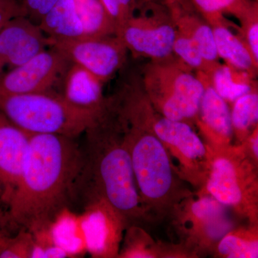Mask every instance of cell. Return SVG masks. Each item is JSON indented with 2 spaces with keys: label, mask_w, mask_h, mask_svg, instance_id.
I'll return each instance as SVG.
<instances>
[{
  "label": "cell",
  "mask_w": 258,
  "mask_h": 258,
  "mask_svg": "<svg viewBox=\"0 0 258 258\" xmlns=\"http://www.w3.org/2000/svg\"><path fill=\"white\" fill-rule=\"evenodd\" d=\"M83 165L76 138L32 134L18 186L5 212L8 227L35 232L48 227L72 201Z\"/></svg>",
  "instance_id": "1"
},
{
  "label": "cell",
  "mask_w": 258,
  "mask_h": 258,
  "mask_svg": "<svg viewBox=\"0 0 258 258\" xmlns=\"http://www.w3.org/2000/svg\"><path fill=\"white\" fill-rule=\"evenodd\" d=\"M84 134L83 165L74 185L72 201L82 198L83 206L103 202L126 228L149 222L136 184L123 124L110 98Z\"/></svg>",
  "instance_id": "2"
},
{
  "label": "cell",
  "mask_w": 258,
  "mask_h": 258,
  "mask_svg": "<svg viewBox=\"0 0 258 258\" xmlns=\"http://www.w3.org/2000/svg\"><path fill=\"white\" fill-rule=\"evenodd\" d=\"M113 104L123 124L144 212L150 221L169 218L193 192L173 169L165 147L149 125L119 102Z\"/></svg>",
  "instance_id": "3"
},
{
  "label": "cell",
  "mask_w": 258,
  "mask_h": 258,
  "mask_svg": "<svg viewBox=\"0 0 258 258\" xmlns=\"http://www.w3.org/2000/svg\"><path fill=\"white\" fill-rule=\"evenodd\" d=\"M120 101L145 121L160 139L180 179L198 191L203 189L210 172L212 151L192 125L169 119L158 113L146 96L139 79L130 80L123 85Z\"/></svg>",
  "instance_id": "4"
},
{
  "label": "cell",
  "mask_w": 258,
  "mask_h": 258,
  "mask_svg": "<svg viewBox=\"0 0 258 258\" xmlns=\"http://www.w3.org/2000/svg\"><path fill=\"white\" fill-rule=\"evenodd\" d=\"M0 111L30 134H57L77 139L99 114L79 109L51 92L1 95Z\"/></svg>",
  "instance_id": "5"
},
{
  "label": "cell",
  "mask_w": 258,
  "mask_h": 258,
  "mask_svg": "<svg viewBox=\"0 0 258 258\" xmlns=\"http://www.w3.org/2000/svg\"><path fill=\"white\" fill-rule=\"evenodd\" d=\"M211 151L208 179L198 192L211 195L237 216L248 220L250 225H257V164L241 144Z\"/></svg>",
  "instance_id": "6"
},
{
  "label": "cell",
  "mask_w": 258,
  "mask_h": 258,
  "mask_svg": "<svg viewBox=\"0 0 258 258\" xmlns=\"http://www.w3.org/2000/svg\"><path fill=\"white\" fill-rule=\"evenodd\" d=\"M141 83L154 109L166 118L195 125L205 85L192 70L175 57L149 60Z\"/></svg>",
  "instance_id": "7"
},
{
  "label": "cell",
  "mask_w": 258,
  "mask_h": 258,
  "mask_svg": "<svg viewBox=\"0 0 258 258\" xmlns=\"http://www.w3.org/2000/svg\"><path fill=\"white\" fill-rule=\"evenodd\" d=\"M169 218L182 248L195 255L215 250L219 241L234 228L230 210L205 193H192L184 199Z\"/></svg>",
  "instance_id": "8"
},
{
  "label": "cell",
  "mask_w": 258,
  "mask_h": 258,
  "mask_svg": "<svg viewBox=\"0 0 258 258\" xmlns=\"http://www.w3.org/2000/svg\"><path fill=\"white\" fill-rule=\"evenodd\" d=\"M176 28L164 0L144 3L116 35L134 57L163 60L174 57Z\"/></svg>",
  "instance_id": "9"
},
{
  "label": "cell",
  "mask_w": 258,
  "mask_h": 258,
  "mask_svg": "<svg viewBox=\"0 0 258 258\" xmlns=\"http://www.w3.org/2000/svg\"><path fill=\"white\" fill-rule=\"evenodd\" d=\"M49 38V37H48ZM50 47L66 56L104 84L124 66L127 50L117 35L81 37L73 40H51Z\"/></svg>",
  "instance_id": "10"
},
{
  "label": "cell",
  "mask_w": 258,
  "mask_h": 258,
  "mask_svg": "<svg viewBox=\"0 0 258 258\" xmlns=\"http://www.w3.org/2000/svg\"><path fill=\"white\" fill-rule=\"evenodd\" d=\"M71 64L66 56L50 47L5 73L0 77V96L51 92L63 80Z\"/></svg>",
  "instance_id": "11"
},
{
  "label": "cell",
  "mask_w": 258,
  "mask_h": 258,
  "mask_svg": "<svg viewBox=\"0 0 258 258\" xmlns=\"http://www.w3.org/2000/svg\"><path fill=\"white\" fill-rule=\"evenodd\" d=\"M80 217L86 250L95 257H118L124 223L103 202L88 203Z\"/></svg>",
  "instance_id": "12"
},
{
  "label": "cell",
  "mask_w": 258,
  "mask_h": 258,
  "mask_svg": "<svg viewBox=\"0 0 258 258\" xmlns=\"http://www.w3.org/2000/svg\"><path fill=\"white\" fill-rule=\"evenodd\" d=\"M31 135L0 111V200L5 207L18 186Z\"/></svg>",
  "instance_id": "13"
},
{
  "label": "cell",
  "mask_w": 258,
  "mask_h": 258,
  "mask_svg": "<svg viewBox=\"0 0 258 258\" xmlns=\"http://www.w3.org/2000/svg\"><path fill=\"white\" fill-rule=\"evenodd\" d=\"M196 74L205 85V91L195 123L200 137L210 149L228 147L233 144L230 105L217 94L205 74Z\"/></svg>",
  "instance_id": "14"
},
{
  "label": "cell",
  "mask_w": 258,
  "mask_h": 258,
  "mask_svg": "<svg viewBox=\"0 0 258 258\" xmlns=\"http://www.w3.org/2000/svg\"><path fill=\"white\" fill-rule=\"evenodd\" d=\"M176 30L190 37L209 63L220 62L210 24L190 0H164Z\"/></svg>",
  "instance_id": "15"
},
{
  "label": "cell",
  "mask_w": 258,
  "mask_h": 258,
  "mask_svg": "<svg viewBox=\"0 0 258 258\" xmlns=\"http://www.w3.org/2000/svg\"><path fill=\"white\" fill-rule=\"evenodd\" d=\"M205 19L211 26L219 58L222 59L226 64L257 77L258 64L254 62L247 45L239 36L237 25L227 20L225 15H215Z\"/></svg>",
  "instance_id": "16"
},
{
  "label": "cell",
  "mask_w": 258,
  "mask_h": 258,
  "mask_svg": "<svg viewBox=\"0 0 258 258\" xmlns=\"http://www.w3.org/2000/svg\"><path fill=\"white\" fill-rule=\"evenodd\" d=\"M103 83L86 69L71 64L63 79V92L61 96L73 106L99 114L106 106Z\"/></svg>",
  "instance_id": "17"
},
{
  "label": "cell",
  "mask_w": 258,
  "mask_h": 258,
  "mask_svg": "<svg viewBox=\"0 0 258 258\" xmlns=\"http://www.w3.org/2000/svg\"><path fill=\"white\" fill-rule=\"evenodd\" d=\"M205 75L217 94L229 105L258 88L256 76L230 64L217 62Z\"/></svg>",
  "instance_id": "18"
},
{
  "label": "cell",
  "mask_w": 258,
  "mask_h": 258,
  "mask_svg": "<svg viewBox=\"0 0 258 258\" xmlns=\"http://www.w3.org/2000/svg\"><path fill=\"white\" fill-rule=\"evenodd\" d=\"M38 26L51 40H73L84 37L74 0H60L42 18Z\"/></svg>",
  "instance_id": "19"
},
{
  "label": "cell",
  "mask_w": 258,
  "mask_h": 258,
  "mask_svg": "<svg viewBox=\"0 0 258 258\" xmlns=\"http://www.w3.org/2000/svg\"><path fill=\"white\" fill-rule=\"evenodd\" d=\"M231 106L233 144L240 145L258 127V88L237 98Z\"/></svg>",
  "instance_id": "20"
},
{
  "label": "cell",
  "mask_w": 258,
  "mask_h": 258,
  "mask_svg": "<svg viewBox=\"0 0 258 258\" xmlns=\"http://www.w3.org/2000/svg\"><path fill=\"white\" fill-rule=\"evenodd\" d=\"M257 225L247 227H234L219 241L216 254L227 258L258 257Z\"/></svg>",
  "instance_id": "21"
},
{
  "label": "cell",
  "mask_w": 258,
  "mask_h": 258,
  "mask_svg": "<svg viewBox=\"0 0 258 258\" xmlns=\"http://www.w3.org/2000/svg\"><path fill=\"white\" fill-rule=\"evenodd\" d=\"M82 23L84 37L116 35L114 23L107 14L99 0H74Z\"/></svg>",
  "instance_id": "22"
},
{
  "label": "cell",
  "mask_w": 258,
  "mask_h": 258,
  "mask_svg": "<svg viewBox=\"0 0 258 258\" xmlns=\"http://www.w3.org/2000/svg\"><path fill=\"white\" fill-rule=\"evenodd\" d=\"M37 25L21 15L11 19L0 30V77L5 74V68L9 67L22 40Z\"/></svg>",
  "instance_id": "23"
},
{
  "label": "cell",
  "mask_w": 258,
  "mask_h": 258,
  "mask_svg": "<svg viewBox=\"0 0 258 258\" xmlns=\"http://www.w3.org/2000/svg\"><path fill=\"white\" fill-rule=\"evenodd\" d=\"M140 226L127 227L123 247L119 249L118 257H164L163 248L158 245L141 228Z\"/></svg>",
  "instance_id": "24"
},
{
  "label": "cell",
  "mask_w": 258,
  "mask_h": 258,
  "mask_svg": "<svg viewBox=\"0 0 258 258\" xmlns=\"http://www.w3.org/2000/svg\"><path fill=\"white\" fill-rule=\"evenodd\" d=\"M173 54L178 60L195 72L206 74L217 63L207 62L196 43L187 35L177 30L173 45Z\"/></svg>",
  "instance_id": "25"
},
{
  "label": "cell",
  "mask_w": 258,
  "mask_h": 258,
  "mask_svg": "<svg viewBox=\"0 0 258 258\" xmlns=\"http://www.w3.org/2000/svg\"><path fill=\"white\" fill-rule=\"evenodd\" d=\"M255 0H190L204 18L215 15H233L239 19Z\"/></svg>",
  "instance_id": "26"
},
{
  "label": "cell",
  "mask_w": 258,
  "mask_h": 258,
  "mask_svg": "<svg viewBox=\"0 0 258 258\" xmlns=\"http://www.w3.org/2000/svg\"><path fill=\"white\" fill-rule=\"evenodd\" d=\"M34 249L33 235L28 230L22 229L14 237L0 238V258H32Z\"/></svg>",
  "instance_id": "27"
},
{
  "label": "cell",
  "mask_w": 258,
  "mask_h": 258,
  "mask_svg": "<svg viewBox=\"0 0 258 258\" xmlns=\"http://www.w3.org/2000/svg\"><path fill=\"white\" fill-rule=\"evenodd\" d=\"M240 26H237V32L242 38L258 64V3L254 1L250 8L238 19Z\"/></svg>",
  "instance_id": "28"
},
{
  "label": "cell",
  "mask_w": 258,
  "mask_h": 258,
  "mask_svg": "<svg viewBox=\"0 0 258 258\" xmlns=\"http://www.w3.org/2000/svg\"><path fill=\"white\" fill-rule=\"evenodd\" d=\"M114 23L116 33L149 0H99Z\"/></svg>",
  "instance_id": "29"
},
{
  "label": "cell",
  "mask_w": 258,
  "mask_h": 258,
  "mask_svg": "<svg viewBox=\"0 0 258 258\" xmlns=\"http://www.w3.org/2000/svg\"><path fill=\"white\" fill-rule=\"evenodd\" d=\"M60 0H23L21 6L25 16H28L32 22L38 25L42 18Z\"/></svg>",
  "instance_id": "30"
},
{
  "label": "cell",
  "mask_w": 258,
  "mask_h": 258,
  "mask_svg": "<svg viewBox=\"0 0 258 258\" xmlns=\"http://www.w3.org/2000/svg\"><path fill=\"white\" fill-rule=\"evenodd\" d=\"M243 147L246 154L254 164L258 163V127L254 129L252 133L241 144Z\"/></svg>",
  "instance_id": "31"
},
{
  "label": "cell",
  "mask_w": 258,
  "mask_h": 258,
  "mask_svg": "<svg viewBox=\"0 0 258 258\" xmlns=\"http://www.w3.org/2000/svg\"><path fill=\"white\" fill-rule=\"evenodd\" d=\"M21 15L25 16L21 5L18 7L0 8V30L11 19L15 17L21 16Z\"/></svg>",
  "instance_id": "32"
},
{
  "label": "cell",
  "mask_w": 258,
  "mask_h": 258,
  "mask_svg": "<svg viewBox=\"0 0 258 258\" xmlns=\"http://www.w3.org/2000/svg\"><path fill=\"white\" fill-rule=\"evenodd\" d=\"M5 212L1 211V210H0V238L5 235H8L5 230V227H8L6 220H5Z\"/></svg>",
  "instance_id": "33"
},
{
  "label": "cell",
  "mask_w": 258,
  "mask_h": 258,
  "mask_svg": "<svg viewBox=\"0 0 258 258\" xmlns=\"http://www.w3.org/2000/svg\"><path fill=\"white\" fill-rule=\"evenodd\" d=\"M20 6L17 0H0V8Z\"/></svg>",
  "instance_id": "34"
},
{
  "label": "cell",
  "mask_w": 258,
  "mask_h": 258,
  "mask_svg": "<svg viewBox=\"0 0 258 258\" xmlns=\"http://www.w3.org/2000/svg\"><path fill=\"white\" fill-rule=\"evenodd\" d=\"M0 205H1V200H0Z\"/></svg>",
  "instance_id": "35"
}]
</instances>
